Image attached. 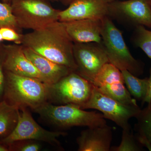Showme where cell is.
I'll use <instances>...</instances> for the list:
<instances>
[{"mask_svg": "<svg viewBox=\"0 0 151 151\" xmlns=\"http://www.w3.org/2000/svg\"><path fill=\"white\" fill-rule=\"evenodd\" d=\"M73 1V0H59L65 6L69 5Z\"/></svg>", "mask_w": 151, "mask_h": 151, "instance_id": "28", "label": "cell"}, {"mask_svg": "<svg viewBox=\"0 0 151 151\" xmlns=\"http://www.w3.org/2000/svg\"><path fill=\"white\" fill-rule=\"evenodd\" d=\"M94 87L103 94L123 104L137 105V100L132 98L125 86L121 71H112L105 73Z\"/></svg>", "mask_w": 151, "mask_h": 151, "instance_id": "15", "label": "cell"}, {"mask_svg": "<svg viewBox=\"0 0 151 151\" xmlns=\"http://www.w3.org/2000/svg\"><path fill=\"white\" fill-rule=\"evenodd\" d=\"M109 3L106 0H73L68 7L60 12L62 22L85 19H103L108 16Z\"/></svg>", "mask_w": 151, "mask_h": 151, "instance_id": "11", "label": "cell"}, {"mask_svg": "<svg viewBox=\"0 0 151 151\" xmlns=\"http://www.w3.org/2000/svg\"><path fill=\"white\" fill-rule=\"evenodd\" d=\"M142 102V105L145 103L148 104L151 102V67L150 69V76L148 78L147 93L145 99Z\"/></svg>", "mask_w": 151, "mask_h": 151, "instance_id": "26", "label": "cell"}, {"mask_svg": "<svg viewBox=\"0 0 151 151\" xmlns=\"http://www.w3.org/2000/svg\"><path fill=\"white\" fill-rule=\"evenodd\" d=\"M102 20L85 19L63 23L73 43H102Z\"/></svg>", "mask_w": 151, "mask_h": 151, "instance_id": "13", "label": "cell"}, {"mask_svg": "<svg viewBox=\"0 0 151 151\" xmlns=\"http://www.w3.org/2000/svg\"><path fill=\"white\" fill-rule=\"evenodd\" d=\"M150 4H151V0H150Z\"/></svg>", "mask_w": 151, "mask_h": 151, "instance_id": "33", "label": "cell"}, {"mask_svg": "<svg viewBox=\"0 0 151 151\" xmlns=\"http://www.w3.org/2000/svg\"><path fill=\"white\" fill-rule=\"evenodd\" d=\"M2 2L6 3V4H11L12 0H1Z\"/></svg>", "mask_w": 151, "mask_h": 151, "instance_id": "29", "label": "cell"}, {"mask_svg": "<svg viewBox=\"0 0 151 151\" xmlns=\"http://www.w3.org/2000/svg\"><path fill=\"white\" fill-rule=\"evenodd\" d=\"M136 118V139L141 145L151 151V102L141 109Z\"/></svg>", "mask_w": 151, "mask_h": 151, "instance_id": "17", "label": "cell"}, {"mask_svg": "<svg viewBox=\"0 0 151 151\" xmlns=\"http://www.w3.org/2000/svg\"><path fill=\"white\" fill-rule=\"evenodd\" d=\"M4 40L13 42L17 44H21L22 34L20 33L12 28L4 27L0 28Z\"/></svg>", "mask_w": 151, "mask_h": 151, "instance_id": "25", "label": "cell"}, {"mask_svg": "<svg viewBox=\"0 0 151 151\" xmlns=\"http://www.w3.org/2000/svg\"><path fill=\"white\" fill-rule=\"evenodd\" d=\"M19 111L4 100L0 102V139L7 137L13 131L17 123Z\"/></svg>", "mask_w": 151, "mask_h": 151, "instance_id": "18", "label": "cell"}, {"mask_svg": "<svg viewBox=\"0 0 151 151\" xmlns=\"http://www.w3.org/2000/svg\"><path fill=\"white\" fill-rule=\"evenodd\" d=\"M9 151H38L42 145L40 142L33 140H21L8 145Z\"/></svg>", "mask_w": 151, "mask_h": 151, "instance_id": "23", "label": "cell"}, {"mask_svg": "<svg viewBox=\"0 0 151 151\" xmlns=\"http://www.w3.org/2000/svg\"><path fill=\"white\" fill-rule=\"evenodd\" d=\"M4 27L12 28L22 34V29L17 24L10 4L0 2V28Z\"/></svg>", "mask_w": 151, "mask_h": 151, "instance_id": "22", "label": "cell"}, {"mask_svg": "<svg viewBox=\"0 0 151 151\" xmlns=\"http://www.w3.org/2000/svg\"><path fill=\"white\" fill-rule=\"evenodd\" d=\"M93 85L75 71L53 84H48V102L58 105L72 104L80 108L88 101Z\"/></svg>", "mask_w": 151, "mask_h": 151, "instance_id": "6", "label": "cell"}, {"mask_svg": "<svg viewBox=\"0 0 151 151\" xmlns=\"http://www.w3.org/2000/svg\"><path fill=\"white\" fill-rule=\"evenodd\" d=\"M49 1H59V0H48Z\"/></svg>", "mask_w": 151, "mask_h": 151, "instance_id": "32", "label": "cell"}, {"mask_svg": "<svg viewBox=\"0 0 151 151\" xmlns=\"http://www.w3.org/2000/svg\"><path fill=\"white\" fill-rule=\"evenodd\" d=\"M0 151H9V146L0 142Z\"/></svg>", "mask_w": 151, "mask_h": 151, "instance_id": "27", "label": "cell"}, {"mask_svg": "<svg viewBox=\"0 0 151 151\" xmlns=\"http://www.w3.org/2000/svg\"><path fill=\"white\" fill-rule=\"evenodd\" d=\"M19 110L17 123L13 131L7 137L0 139V142L8 145L17 141L33 140L61 148L58 138L66 136V132L47 131L35 122L27 108Z\"/></svg>", "mask_w": 151, "mask_h": 151, "instance_id": "8", "label": "cell"}, {"mask_svg": "<svg viewBox=\"0 0 151 151\" xmlns=\"http://www.w3.org/2000/svg\"><path fill=\"white\" fill-rule=\"evenodd\" d=\"M75 72L92 83L100 69L109 60L102 43H74Z\"/></svg>", "mask_w": 151, "mask_h": 151, "instance_id": "9", "label": "cell"}, {"mask_svg": "<svg viewBox=\"0 0 151 151\" xmlns=\"http://www.w3.org/2000/svg\"><path fill=\"white\" fill-rule=\"evenodd\" d=\"M21 45L53 62L67 66L73 71L76 70L73 54L74 43L62 22H54L23 34Z\"/></svg>", "mask_w": 151, "mask_h": 151, "instance_id": "1", "label": "cell"}, {"mask_svg": "<svg viewBox=\"0 0 151 151\" xmlns=\"http://www.w3.org/2000/svg\"><path fill=\"white\" fill-rule=\"evenodd\" d=\"M5 51L4 44L0 43V102L3 101L5 84V70L4 67Z\"/></svg>", "mask_w": 151, "mask_h": 151, "instance_id": "24", "label": "cell"}, {"mask_svg": "<svg viewBox=\"0 0 151 151\" xmlns=\"http://www.w3.org/2000/svg\"><path fill=\"white\" fill-rule=\"evenodd\" d=\"M23 47L26 56L40 72L45 83L53 84L74 71L67 66L50 60L31 49L23 46Z\"/></svg>", "mask_w": 151, "mask_h": 151, "instance_id": "16", "label": "cell"}, {"mask_svg": "<svg viewBox=\"0 0 151 151\" xmlns=\"http://www.w3.org/2000/svg\"><path fill=\"white\" fill-rule=\"evenodd\" d=\"M48 84L37 78L22 76L5 70L4 99L17 108L33 111L48 102Z\"/></svg>", "mask_w": 151, "mask_h": 151, "instance_id": "2", "label": "cell"}, {"mask_svg": "<svg viewBox=\"0 0 151 151\" xmlns=\"http://www.w3.org/2000/svg\"><path fill=\"white\" fill-rule=\"evenodd\" d=\"M144 149L133 134L131 128L123 129L120 145L111 148L112 151H141Z\"/></svg>", "mask_w": 151, "mask_h": 151, "instance_id": "21", "label": "cell"}, {"mask_svg": "<svg viewBox=\"0 0 151 151\" xmlns=\"http://www.w3.org/2000/svg\"><path fill=\"white\" fill-rule=\"evenodd\" d=\"M108 17L129 25L151 28L150 0H127L109 3Z\"/></svg>", "mask_w": 151, "mask_h": 151, "instance_id": "10", "label": "cell"}, {"mask_svg": "<svg viewBox=\"0 0 151 151\" xmlns=\"http://www.w3.org/2000/svg\"><path fill=\"white\" fill-rule=\"evenodd\" d=\"M132 41L136 46L141 48L151 59V31L143 26L136 27Z\"/></svg>", "mask_w": 151, "mask_h": 151, "instance_id": "20", "label": "cell"}, {"mask_svg": "<svg viewBox=\"0 0 151 151\" xmlns=\"http://www.w3.org/2000/svg\"><path fill=\"white\" fill-rule=\"evenodd\" d=\"M3 40H3L2 35L1 32L0 30V43H1Z\"/></svg>", "mask_w": 151, "mask_h": 151, "instance_id": "30", "label": "cell"}, {"mask_svg": "<svg viewBox=\"0 0 151 151\" xmlns=\"http://www.w3.org/2000/svg\"><path fill=\"white\" fill-rule=\"evenodd\" d=\"M107 2L108 3H111L113 2L116 1H119V0H106Z\"/></svg>", "mask_w": 151, "mask_h": 151, "instance_id": "31", "label": "cell"}, {"mask_svg": "<svg viewBox=\"0 0 151 151\" xmlns=\"http://www.w3.org/2000/svg\"><path fill=\"white\" fill-rule=\"evenodd\" d=\"M34 111L45 121L63 129L75 127H102L107 125L102 113L85 111L72 104L55 105L47 102Z\"/></svg>", "mask_w": 151, "mask_h": 151, "instance_id": "3", "label": "cell"}, {"mask_svg": "<svg viewBox=\"0 0 151 151\" xmlns=\"http://www.w3.org/2000/svg\"><path fill=\"white\" fill-rule=\"evenodd\" d=\"M121 71L124 83L131 95L136 100L142 102L145 99L147 93L148 78L143 79L139 78L126 70Z\"/></svg>", "mask_w": 151, "mask_h": 151, "instance_id": "19", "label": "cell"}, {"mask_svg": "<svg viewBox=\"0 0 151 151\" xmlns=\"http://www.w3.org/2000/svg\"><path fill=\"white\" fill-rule=\"evenodd\" d=\"M102 44L109 63L121 70H126L136 76L144 73L145 64L130 52L121 31L109 17L102 20Z\"/></svg>", "mask_w": 151, "mask_h": 151, "instance_id": "4", "label": "cell"}, {"mask_svg": "<svg viewBox=\"0 0 151 151\" xmlns=\"http://www.w3.org/2000/svg\"><path fill=\"white\" fill-rule=\"evenodd\" d=\"M4 47L5 70L17 75L37 78L45 82L40 72L26 56L22 45L4 44Z\"/></svg>", "mask_w": 151, "mask_h": 151, "instance_id": "12", "label": "cell"}, {"mask_svg": "<svg viewBox=\"0 0 151 151\" xmlns=\"http://www.w3.org/2000/svg\"><path fill=\"white\" fill-rule=\"evenodd\" d=\"M113 138L111 127H88L76 139L78 151H109Z\"/></svg>", "mask_w": 151, "mask_h": 151, "instance_id": "14", "label": "cell"}, {"mask_svg": "<svg viewBox=\"0 0 151 151\" xmlns=\"http://www.w3.org/2000/svg\"><path fill=\"white\" fill-rule=\"evenodd\" d=\"M80 108L98 110L105 119L113 121L122 129L131 128L129 120L136 118L141 110L138 105L123 104L103 94L94 86L89 100Z\"/></svg>", "mask_w": 151, "mask_h": 151, "instance_id": "7", "label": "cell"}, {"mask_svg": "<svg viewBox=\"0 0 151 151\" xmlns=\"http://www.w3.org/2000/svg\"><path fill=\"white\" fill-rule=\"evenodd\" d=\"M13 13L22 29H40L58 21L60 10L48 0H12Z\"/></svg>", "mask_w": 151, "mask_h": 151, "instance_id": "5", "label": "cell"}]
</instances>
